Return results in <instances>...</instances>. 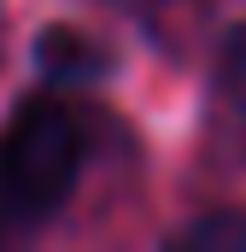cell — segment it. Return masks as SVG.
Instances as JSON below:
<instances>
[{
    "mask_svg": "<svg viewBox=\"0 0 246 252\" xmlns=\"http://www.w3.org/2000/svg\"><path fill=\"white\" fill-rule=\"evenodd\" d=\"M41 64H47L53 76H94V70H100V53H94L82 35L47 30V35H41Z\"/></svg>",
    "mask_w": 246,
    "mask_h": 252,
    "instance_id": "3957f363",
    "label": "cell"
},
{
    "mask_svg": "<svg viewBox=\"0 0 246 252\" xmlns=\"http://www.w3.org/2000/svg\"><path fill=\"white\" fill-rule=\"evenodd\" d=\"M217 100H223V118L235 124V135L246 141V30H229L217 47Z\"/></svg>",
    "mask_w": 246,
    "mask_h": 252,
    "instance_id": "7a4b0ae2",
    "label": "cell"
},
{
    "mask_svg": "<svg viewBox=\"0 0 246 252\" xmlns=\"http://www.w3.org/2000/svg\"><path fill=\"white\" fill-rule=\"evenodd\" d=\"M82 118L64 100L41 94L12 112V124L0 129V241L59 211L82 176Z\"/></svg>",
    "mask_w": 246,
    "mask_h": 252,
    "instance_id": "6da1fadb",
    "label": "cell"
},
{
    "mask_svg": "<svg viewBox=\"0 0 246 252\" xmlns=\"http://www.w3.org/2000/svg\"><path fill=\"white\" fill-rule=\"evenodd\" d=\"M182 247H246V211H217L182 229Z\"/></svg>",
    "mask_w": 246,
    "mask_h": 252,
    "instance_id": "277c9868",
    "label": "cell"
}]
</instances>
